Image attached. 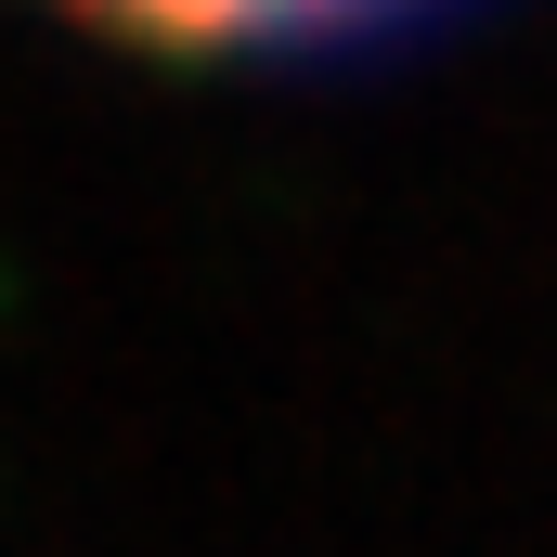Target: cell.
Segmentation results:
<instances>
[{"label":"cell","mask_w":557,"mask_h":557,"mask_svg":"<svg viewBox=\"0 0 557 557\" xmlns=\"http://www.w3.org/2000/svg\"><path fill=\"white\" fill-rule=\"evenodd\" d=\"M156 26H324V13H363V0H117Z\"/></svg>","instance_id":"cell-1"}]
</instances>
